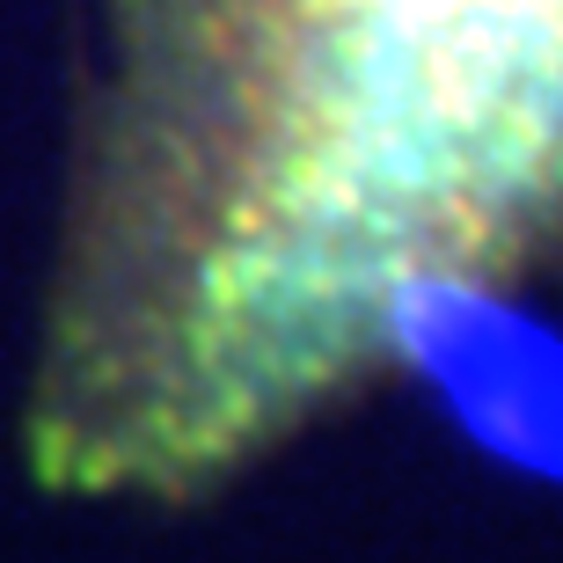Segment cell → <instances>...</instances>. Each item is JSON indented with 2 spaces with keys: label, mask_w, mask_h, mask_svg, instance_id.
<instances>
[{
  "label": "cell",
  "mask_w": 563,
  "mask_h": 563,
  "mask_svg": "<svg viewBox=\"0 0 563 563\" xmlns=\"http://www.w3.org/2000/svg\"><path fill=\"white\" fill-rule=\"evenodd\" d=\"M563 242V0H81L22 461L184 505Z\"/></svg>",
  "instance_id": "cell-1"
},
{
  "label": "cell",
  "mask_w": 563,
  "mask_h": 563,
  "mask_svg": "<svg viewBox=\"0 0 563 563\" xmlns=\"http://www.w3.org/2000/svg\"><path fill=\"white\" fill-rule=\"evenodd\" d=\"M396 358L432 366V380L454 396V410L490 454L563 476V352L520 314H505L498 292L410 300L396 322Z\"/></svg>",
  "instance_id": "cell-2"
}]
</instances>
